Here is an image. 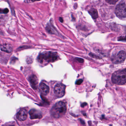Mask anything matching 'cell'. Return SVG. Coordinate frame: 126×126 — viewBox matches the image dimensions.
Wrapping results in <instances>:
<instances>
[{"label": "cell", "mask_w": 126, "mask_h": 126, "mask_svg": "<svg viewBox=\"0 0 126 126\" xmlns=\"http://www.w3.org/2000/svg\"><path fill=\"white\" fill-rule=\"evenodd\" d=\"M66 110V106L65 103L59 101L53 107L50 113L51 115L55 118H59L65 114Z\"/></svg>", "instance_id": "6da1fadb"}, {"label": "cell", "mask_w": 126, "mask_h": 126, "mask_svg": "<svg viewBox=\"0 0 126 126\" xmlns=\"http://www.w3.org/2000/svg\"><path fill=\"white\" fill-rule=\"evenodd\" d=\"M58 56L56 52H44L40 54L38 60L41 63H53L57 60Z\"/></svg>", "instance_id": "7a4b0ae2"}, {"label": "cell", "mask_w": 126, "mask_h": 126, "mask_svg": "<svg viewBox=\"0 0 126 126\" xmlns=\"http://www.w3.org/2000/svg\"><path fill=\"white\" fill-rule=\"evenodd\" d=\"M112 80L114 83L119 85L126 83V68L114 73L112 76Z\"/></svg>", "instance_id": "3957f363"}, {"label": "cell", "mask_w": 126, "mask_h": 126, "mask_svg": "<svg viewBox=\"0 0 126 126\" xmlns=\"http://www.w3.org/2000/svg\"><path fill=\"white\" fill-rule=\"evenodd\" d=\"M116 15L121 19H126V5L124 3L118 4L115 10Z\"/></svg>", "instance_id": "277c9868"}, {"label": "cell", "mask_w": 126, "mask_h": 126, "mask_svg": "<svg viewBox=\"0 0 126 126\" xmlns=\"http://www.w3.org/2000/svg\"><path fill=\"white\" fill-rule=\"evenodd\" d=\"M66 87L62 84H58L55 85L54 92L55 95L58 97H63L65 94Z\"/></svg>", "instance_id": "5b68a950"}, {"label": "cell", "mask_w": 126, "mask_h": 126, "mask_svg": "<svg viewBox=\"0 0 126 126\" xmlns=\"http://www.w3.org/2000/svg\"><path fill=\"white\" fill-rule=\"evenodd\" d=\"M126 58V52L125 51H121L118 54L113 61L115 63H122L125 61Z\"/></svg>", "instance_id": "8992f818"}, {"label": "cell", "mask_w": 126, "mask_h": 126, "mask_svg": "<svg viewBox=\"0 0 126 126\" xmlns=\"http://www.w3.org/2000/svg\"><path fill=\"white\" fill-rule=\"evenodd\" d=\"M30 116V119H40L42 117V114L41 112L39 110L33 109L29 111Z\"/></svg>", "instance_id": "52a82bcc"}, {"label": "cell", "mask_w": 126, "mask_h": 126, "mask_svg": "<svg viewBox=\"0 0 126 126\" xmlns=\"http://www.w3.org/2000/svg\"><path fill=\"white\" fill-rule=\"evenodd\" d=\"M16 117L18 120L20 121H25L27 118V111L24 109L20 110L17 113Z\"/></svg>", "instance_id": "ba28073f"}, {"label": "cell", "mask_w": 126, "mask_h": 126, "mask_svg": "<svg viewBox=\"0 0 126 126\" xmlns=\"http://www.w3.org/2000/svg\"><path fill=\"white\" fill-rule=\"evenodd\" d=\"M39 90L40 93L44 95H47L49 92V87L44 83H41L40 84Z\"/></svg>", "instance_id": "9c48e42d"}, {"label": "cell", "mask_w": 126, "mask_h": 126, "mask_svg": "<svg viewBox=\"0 0 126 126\" xmlns=\"http://www.w3.org/2000/svg\"><path fill=\"white\" fill-rule=\"evenodd\" d=\"M29 80L32 87L34 89H36L38 84V79L37 76L35 75L31 76L29 78Z\"/></svg>", "instance_id": "30bf717a"}, {"label": "cell", "mask_w": 126, "mask_h": 126, "mask_svg": "<svg viewBox=\"0 0 126 126\" xmlns=\"http://www.w3.org/2000/svg\"><path fill=\"white\" fill-rule=\"evenodd\" d=\"M1 50L7 53H10L13 51L12 46L8 44H3L0 46Z\"/></svg>", "instance_id": "8fae6325"}, {"label": "cell", "mask_w": 126, "mask_h": 126, "mask_svg": "<svg viewBox=\"0 0 126 126\" xmlns=\"http://www.w3.org/2000/svg\"><path fill=\"white\" fill-rule=\"evenodd\" d=\"M89 13L91 15L92 17L95 19L98 17V14L97 10L95 9H91L89 11Z\"/></svg>", "instance_id": "7c38bea8"}, {"label": "cell", "mask_w": 126, "mask_h": 126, "mask_svg": "<svg viewBox=\"0 0 126 126\" xmlns=\"http://www.w3.org/2000/svg\"><path fill=\"white\" fill-rule=\"evenodd\" d=\"M107 3L111 4H114L119 1V0H106Z\"/></svg>", "instance_id": "4fadbf2b"}, {"label": "cell", "mask_w": 126, "mask_h": 126, "mask_svg": "<svg viewBox=\"0 0 126 126\" xmlns=\"http://www.w3.org/2000/svg\"><path fill=\"white\" fill-rule=\"evenodd\" d=\"M89 55L90 57H91L95 58V59H101V58H100V57H98V56L96 55L95 54H93V53H90Z\"/></svg>", "instance_id": "5bb4252c"}, {"label": "cell", "mask_w": 126, "mask_h": 126, "mask_svg": "<svg viewBox=\"0 0 126 126\" xmlns=\"http://www.w3.org/2000/svg\"><path fill=\"white\" fill-rule=\"evenodd\" d=\"M9 9L7 8L4 9H1L0 13H3V14H7L9 12Z\"/></svg>", "instance_id": "9a60e30c"}, {"label": "cell", "mask_w": 126, "mask_h": 126, "mask_svg": "<svg viewBox=\"0 0 126 126\" xmlns=\"http://www.w3.org/2000/svg\"><path fill=\"white\" fill-rule=\"evenodd\" d=\"M119 41H126V35L125 37H120L118 39Z\"/></svg>", "instance_id": "2e32d148"}, {"label": "cell", "mask_w": 126, "mask_h": 126, "mask_svg": "<svg viewBox=\"0 0 126 126\" xmlns=\"http://www.w3.org/2000/svg\"><path fill=\"white\" fill-rule=\"evenodd\" d=\"M75 59L76 61H77L79 62V63H83L84 62V60L83 59H82V58H75Z\"/></svg>", "instance_id": "e0dca14e"}, {"label": "cell", "mask_w": 126, "mask_h": 126, "mask_svg": "<svg viewBox=\"0 0 126 126\" xmlns=\"http://www.w3.org/2000/svg\"><path fill=\"white\" fill-rule=\"evenodd\" d=\"M83 82V80L82 79H79V80H78L76 81V83H75V84H76L77 85H80V84H81Z\"/></svg>", "instance_id": "ac0fdd59"}, {"label": "cell", "mask_w": 126, "mask_h": 126, "mask_svg": "<svg viewBox=\"0 0 126 126\" xmlns=\"http://www.w3.org/2000/svg\"><path fill=\"white\" fill-rule=\"evenodd\" d=\"M87 105V104L86 103H84L82 104L81 105V107H84L86 106Z\"/></svg>", "instance_id": "d6986e66"}, {"label": "cell", "mask_w": 126, "mask_h": 126, "mask_svg": "<svg viewBox=\"0 0 126 126\" xmlns=\"http://www.w3.org/2000/svg\"><path fill=\"white\" fill-rule=\"evenodd\" d=\"M80 121L81 123L82 124H83V125H85V122H84V120H81V119H80Z\"/></svg>", "instance_id": "ffe728a7"}, {"label": "cell", "mask_w": 126, "mask_h": 126, "mask_svg": "<svg viewBox=\"0 0 126 126\" xmlns=\"http://www.w3.org/2000/svg\"><path fill=\"white\" fill-rule=\"evenodd\" d=\"M59 20L61 23H63V18L61 17L59 18Z\"/></svg>", "instance_id": "44dd1931"}, {"label": "cell", "mask_w": 126, "mask_h": 126, "mask_svg": "<svg viewBox=\"0 0 126 126\" xmlns=\"http://www.w3.org/2000/svg\"><path fill=\"white\" fill-rule=\"evenodd\" d=\"M31 2H34V1H37L40 0H29Z\"/></svg>", "instance_id": "7402d4cb"}, {"label": "cell", "mask_w": 126, "mask_h": 126, "mask_svg": "<svg viewBox=\"0 0 126 126\" xmlns=\"http://www.w3.org/2000/svg\"><path fill=\"white\" fill-rule=\"evenodd\" d=\"M13 126V125H10V126Z\"/></svg>", "instance_id": "603a6c76"}]
</instances>
